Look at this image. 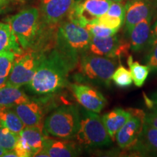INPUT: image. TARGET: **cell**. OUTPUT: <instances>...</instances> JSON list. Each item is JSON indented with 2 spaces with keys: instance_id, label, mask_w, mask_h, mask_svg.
Listing matches in <instances>:
<instances>
[{
  "instance_id": "obj_24",
  "label": "cell",
  "mask_w": 157,
  "mask_h": 157,
  "mask_svg": "<svg viewBox=\"0 0 157 157\" xmlns=\"http://www.w3.org/2000/svg\"><path fill=\"white\" fill-rule=\"evenodd\" d=\"M16 53L6 50L0 52V87L6 85L10 74Z\"/></svg>"
},
{
  "instance_id": "obj_23",
  "label": "cell",
  "mask_w": 157,
  "mask_h": 157,
  "mask_svg": "<svg viewBox=\"0 0 157 157\" xmlns=\"http://www.w3.org/2000/svg\"><path fill=\"white\" fill-rule=\"evenodd\" d=\"M127 64L129 67V71L135 86L141 87L147 79L150 70L146 65H142L133 60L132 56H129L127 59Z\"/></svg>"
},
{
  "instance_id": "obj_2",
  "label": "cell",
  "mask_w": 157,
  "mask_h": 157,
  "mask_svg": "<svg viewBox=\"0 0 157 157\" xmlns=\"http://www.w3.org/2000/svg\"><path fill=\"white\" fill-rule=\"evenodd\" d=\"M90 40L91 35L85 27L68 19L58 25L54 48L74 70L81 57L89 52Z\"/></svg>"
},
{
  "instance_id": "obj_11",
  "label": "cell",
  "mask_w": 157,
  "mask_h": 157,
  "mask_svg": "<svg viewBox=\"0 0 157 157\" xmlns=\"http://www.w3.org/2000/svg\"><path fill=\"white\" fill-rule=\"evenodd\" d=\"M75 0H40L41 25L52 29L63 21Z\"/></svg>"
},
{
  "instance_id": "obj_16",
  "label": "cell",
  "mask_w": 157,
  "mask_h": 157,
  "mask_svg": "<svg viewBox=\"0 0 157 157\" xmlns=\"http://www.w3.org/2000/svg\"><path fill=\"white\" fill-rule=\"evenodd\" d=\"M125 7V29L129 31L143 20L151 16V5L148 0H129Z\"/></svg>"
},
{
  "instance_id": "obj_1",
  "label": "cell",
  "mask_w": 157,
  "mask_h": 157,
  "mask_svg": "<svg viewBox=\"0 0 157 157\" xmlns=\"http://www.w3.org/2000/svg\"><path fill=\"white\" fill-rule=\"evenodd\" d=\"M71 71L68 62L53 48L45 52L34 76L25 87L34 95H50L68 85Z\"/></svg>"
},
{
  "instance_id": "obj_37",
  "label": "cell",
  "mask_w": 157,
  "mask_h": 157,
  "mask_svg": "<svg viewBox=\"0 0 157 157\" xmlns=\"http://www.w3.org/2000/svg\"><path fill=\"white\" fill-rule=\"evenodd\" d=\"M109 1H111V2H120L122 1V0H109Z\"/></svg>"
},
{
  "instance_id": "obj_28",
  "label": "cell",
  "mask_w": 157,
  "mask_h": 157,
  "mask_svg": "<svg viewBox=\"0 0 157 157\" xmlns=\"http://www.w3.org/2000/svg\"><path fill=\"white\" fill-rule=\"evenodd\" d=\"M123 20L119 18V17L112 16V15L105 13V14L100 16L94 22L91 23H97V24L103 25V26L109 29H119L121 25L123 24Z\"/></svg>"
},
{
  "instance_id": "obj_17",
  "label": "cell",
  "mask_w": 157,
  "mask_h": 157,
  "mask_svg": "<svg viewBox=\"0 0 157 157\" xmlns=\"http://www.w3.org/2000/svg\"><path fill=\"white\" fill-rule=\"evenodd\" d=\"M151 16L137 23L129 31V49L134 52H139L150 46L151 38Z\"/></svg>"
},
{
  "instance_id": "obj_27",
  "label": "cell",
  "mask_w": 157,
  "mask_h": 157,
  "mask_svg": "<svg viewBox=\"0 0 157 157\" xmlns=\"http://www.w3.org/2000/svg\"><path fill=\"white\" fill-rule=\"evenodd\" d=\"M85 28L87 29L91 36L97 37H108L117 34L119 29H109L103 25L97 23H89L86 25Z\"/></svg>"
},
{
  "instance_id": "obj_9",
  "label": "cell",
  "mask_w": 157,
  "mask_h": 157,
  "mask_svg": "<svg viewBox=\"0 0 157 157\" xmlns=\"http://www.w3.org/2000/svg\"><path fill=\"white\" fill-rule=\"evenodd\" d=\"M18 135V140L13 149L17 157L36 156L43 148L44 140L48 137L40 125L25 126Z\"/></svg>"
},
{
  "instance_id": "obj_25",
  "label": "cell",
  "mask_w": 157,
  "mask_h": 157,
  "mask_svg": "<svg viewBox=\"0 0 157 157\" xmlns=\"http://www.w3.org/2000/svg\"><path fill=\"white\" fill-rule=\"evenodd\" d=\"M18 138V134L12 132L7 127H4L0 124V146L6 151L14 149Z\"/></svg>"
},
{
  "instance_id": "obj_4",
  "label": "cell",
  "mask_w": 157,
  "mask_h": 157,
  "mask_svg": "<svg viewBox=\"0 0 157 157\" xmlns=\"http://www.w3.org/2000/svg\"><path fill=\"white\" fill-rule=\"evenodd\" d=\"M78 82H85L96 85L109 87L112 75L117 68V59L87 53L78 61Z\"/></svg>"
},
{
  "instance_id": "obj_31",
  "label": "cell",
  "mask_w": 157,
  "mask_h": 157,
  "mask_svg": "<svg viewBox=\"0 0 157 157\" xmlns=\"http://www.w3.org/2000/svg\"><path fill=\"white\" fill-rule=\"evenodd\" d=\"M145 122L147 124L157 129V108H154L151 112L146 114Z\"/></svg>"
},
{
  "instance_id": "obj_13",
  "label": "cell",
  "mask_w": 157,
  "mask_h": 157,
  "mask_svg": "<svg viewBox=\"0 0 157 157\" xmlns=\"http://www.w3.org/2000/svg\"><path fill=\"white\" fill-rule=\"evenodd\" d=\"M48 97L30 98L27 102L13 107L25 126L43 124V119L50 108Z\"/></svg>"
},
{
  "instance_id": "obj_32",
  "label": "cell",
  "mask_w": 157,
  "mask_h": 157,
  "mask_svg": "<svg viewBox=\"0 0 157 157\" xmlns=\"http://www.w3.org/2000/svg\"><path fill=\"white\" fill-rule=\"evenodd\" d=\"M15 5H17L10 0H0V15L7 14L13 10Z\"/></svg>"
},
{
  "instance_id": "obj_34",
  "label": "cell",
  "mask_w": 157,
  "mask_h": 157,
  "mask_svg": "<svg viewBox=\"0 0 157 157\" xmlns=\"http://www.w3.org/2000/svg\"><path fill=\"white\" fill-rule=\"evenodd\" d=\"M151 103L153 104L154 108H157V91L152 93L150 96Z\"/></svg>"
},
{
  "instance_id": "obj_5",
  "label": "cell",
  "mask_w": 157,
  "mask_h": 157,
  "mask_svg": "<svg viewBox=\"0 0 157 157\" xmlns=\"http://www.w3.org/2000/svg\"><path fill=\"white\" fill-rule=\"evenodd\" d=\"M5 21L10 25L23 50L34 48L41 33L40 11L37 7L23 9Z\"/></svg>"
},
{
  "instance_id": "obj_10",
  "label": "cell",
  "mask_w": 157,
  "mask_h": 157,
  "mask_svg": "<svg viewBox=\"0 0 157 157\" xmlns=\"http://www.w3.org/2000/svg\"><path fill=\"white\" fill-rule=\"evenodd\" d=\"M129 111L132 116L115 136V140L121 149H132L140 138L145 124L146 113L141 110L130 109Z\"/></svg>"
},
{
  "instance_id": "obj_35",
  "label": "cell",
  "mask_w": 157,
  "mask_h": 157,
  "mask_svg": "<svg viewBox=\"0 0 157 157\" xmlns=\"http://www.w3.org/2000/svg\"><path fill=\"white\" fill-rule=\"evenodd\" d=\"M10 1L13 2H14L15 4H24L25 2H29V0H10Z\"/></svg>"
},
{
  "instance_id": "obj_26",
  "label": "cell",
  "mask_w": 157,
  "mask_h": 157,
  "mask_svg": "<svg viewBox=\"0 0 157 157\" xmlns=\"http://www.w3.org/2000/svg\"><path fill=\"white\" fill-rule=\"evenodd\" d=\"M111 78L116 85L121 88L129 87L133 82L130 71L122 65L116 68Z\"/></svg>"
},
{
  "instance_id": "obj_14",
  "label": "cell",
  "mask_w": 157,
  "mask_h": 157,
  "mask_svg": "<svg viewBox=\"0 0 157 157\" xmlns=\"http://www.w3.org/2000/svg\"><path fill=\"white\" fill-rule=\"evenodd\" d=\"M71 87L76 100L84 109L99 113L106 105L107 101L103 94L91 86L75 83Z\"/></svg>"
},
{
  "instance_id": "obj_36",
  "label": "cell",
  "mask_w": 157,
  "mask_h": 157,
  "mask_svg": "<svg viewBox=\"0 0 157 157\" xmlns=\"http://www.w3.org/2000/svg\"><path fill=\"white\" fill-rule=\"evenodd\" d=\"M5 152H6V151L5 150V149H4L2 147L0 146V156H2Z\"/></svg>"
},
{
  "instance_id": "obj_21",
  "label": "cell",
  "mask_w": 157,
  "mask_h": 157,
  "mask_svg": "<svg viewBox=\"0 0 157 157\" xmlns=\"http://www.w3.org/2000/svg\"><path fill=\"white\" fill-rule=\"evenodd\" d=\"M6 50L13 51L17 55L24 50L17 42L9 23L0 22V52Z\"/></svg>"
},
{
  "instance_id": "obj_15",
  "label": "cell",
  "mask_w": 157,
  "mask_h": 157,
  "mask_svg": "<svg viewBox=\"0 0 157 157\" xmlns=\"http://www.w3.org/2000/svg\"><path fill=\"white\" fill-rule=\"evenodd\" d=\"M82 146L76 141L64 139H52L47 137L43 148L36 156L74 157L79 156Z\"/></svg>"
},
{
  "instance_id": "obj_6",
  "label": "cell",
  "mask_w": 157,
  "mask_h": 157,
  "mask_svg": "<svg viewBox=\"0 0 157 157\" xmlns=\"http://www.w3.org/2000/svg\"><path fill=\"white\" fill-rule=\"evenodd\" d=\"M74 140L82 147L87 148L109 146L112 143L102 117L85 109L80 111L79 128Z\"/></svg>"
},
{
  "instance_id": "obj_20",
  "label": "cell",
  "mask_w": 157,
  "mask_h": 157,
  "mask_svg": "<svg viewBox=\"0 0 157 157\" xmlns=\"http://www.w3.org/2000/svg\"><path fill=\"white\" fill-rule=\"evenodd\" d=\"M30 98L21 87L6 84L0 87V109L13 108L15 105L27 102Z\"/></svg>"
},
{
  "instance_id": "obj_22",
  "label": "cell",
  "mask_w": 157,
  "mask_h": 157,
  "mask_svg": "<svg viewBox=\"0 0 157 157\" xmlns=\"http://www.w3.org/2000/svg\"><path fill=\"white\" fill-rule=\"evenodd\" d=\"M0 124L17 134L25 127L13 108L0 109Z\"/></svg>"
},
{
  "instance_id": "obj_3",
  "label": "cell",
  "mask_w": 157,
  "mask_h": 157,
  "mask_svg": "<svg viewBox=\"0 0 157 157\" xmlns=\"http://www.w3.org/2000/svg\"><path fill=\"white\" fill-rule=\"evenodd\" d=\"M80 124V111L75 105H63L47 116L43 131L47 136L74 140Z\"/></svg>"
},
{
  "instance_id": "obj_8",
  "label": "cell",
  "mask_w": 157,
  "mask_h": 157,
  "mask_svg": "<svg viewBox=\"0 0 157 157\" xmlns=\"http://www.w3.org/2000/svg\"><path fill=\"white\" fill-rule=\"evenodd\" d=\"M113 2L109 0H83L75 2L67 15L68 19L85 27L107 13Z\"/></svg>"
},
{
  "instance_id": "obj_33",
  "label": "cell",
  "mask_w": 157,
  "mask_h": 157,
  "mask_svg": "<svg viewBox=\"0 0 157 157\" xmlns=\"http://www.w3.org/2000/svg\"><path fill=\"white\" fill-rule=\"evenodd\" d=\"M155 42H157V20L151 29V38L150 45Z\"/></svg>"
},
{
  "instance_id": "obj_30",
  "label": "cell",
  "mask_w": 157,
  "mask_h": 157,
  "mask_svg": "<svg viewBox=\"0 0 157 157\" xmlns=\"http://www.w3.org/2000/svg\"><path fill=\"white\" fill-rule=\"evenodd\" d=\"M125 7L122 4L117 2H113L110 5L109 10L107 11V14L112 16L117 17L123 20L124 21L125 19Z\"/></svg>"
},
{
  "instance_id": "obj_7",
  "label": "cell",
  "mask_w": 157,
  "mask_h": 157,
  "mask_svg": "<svg viewBox=\"0 0 157 157\" xmlns=\"http://www.w3.org/2000/svg\"><path fill=\"white\" fill-rule=\"evenodd\" d=\"M45 52L31 48L16 55L6 84L21 87L29 83L36 74Z\"/></svg>"
},
{
  "instance_id": "obj_18",
  "label": "cell",
  "mask_w": 157,
  "mask_h": 157,
  "mask_svg": "<svg viewBox=\"0 0 157 157\" xmlns=\"http://www.w3.org/2000/svg\"><path fill=\"white\" fill-rule=\"evenodd\" d=\"M132 149L143 156H157V129L145 122L140 138Z\"/></svg>"
},
{
  "instance_id": "obj_12",
  "label": "cell",
  "mask_w": 157,
  "mask_h": 157,
  "mask_svg": "<svg viewBox=\"0 0 157 157\" xmlns=\"http://www.w3.org/2000/svg\"><path fill=\"white\" fill-rule=\"evenodd\" d=\"M129 43L118 35L108 37L91 36L89 52L90 53L111 58H119L127 54Z\"/></svg>"
},
{
  "instance_id": "obj_29",
  "label": "cell",
  "mask_w": 157,
  "mask_h": 157,
  "mask_svg": "<svg viewBox=\"0 0 157 157\" xmlns=\"http://www.w3.org/2000/svg\"><path fill=\"white\" fill-rule=\"evenodd\" d=\"M151 72L157 74V42L150 45V50L144 60Z\"/></svg>"
},
{
  "instance_id": "obj_19",
  "label": "cell",
  "mask_w": 157,
  "mask_h": 157,
  "mask_svg": "<svg viewBox=\"0 0 157 157\" xmlns=\"http://www.w3.org/2000/svg\"><path fill=\"white\" fill-rule=\"evenodd\" d=\"M131 116L132 113L129 110L115 109L102 117V120L111 140H115L116 134Z\"/></svg>"
}]
</instances>
